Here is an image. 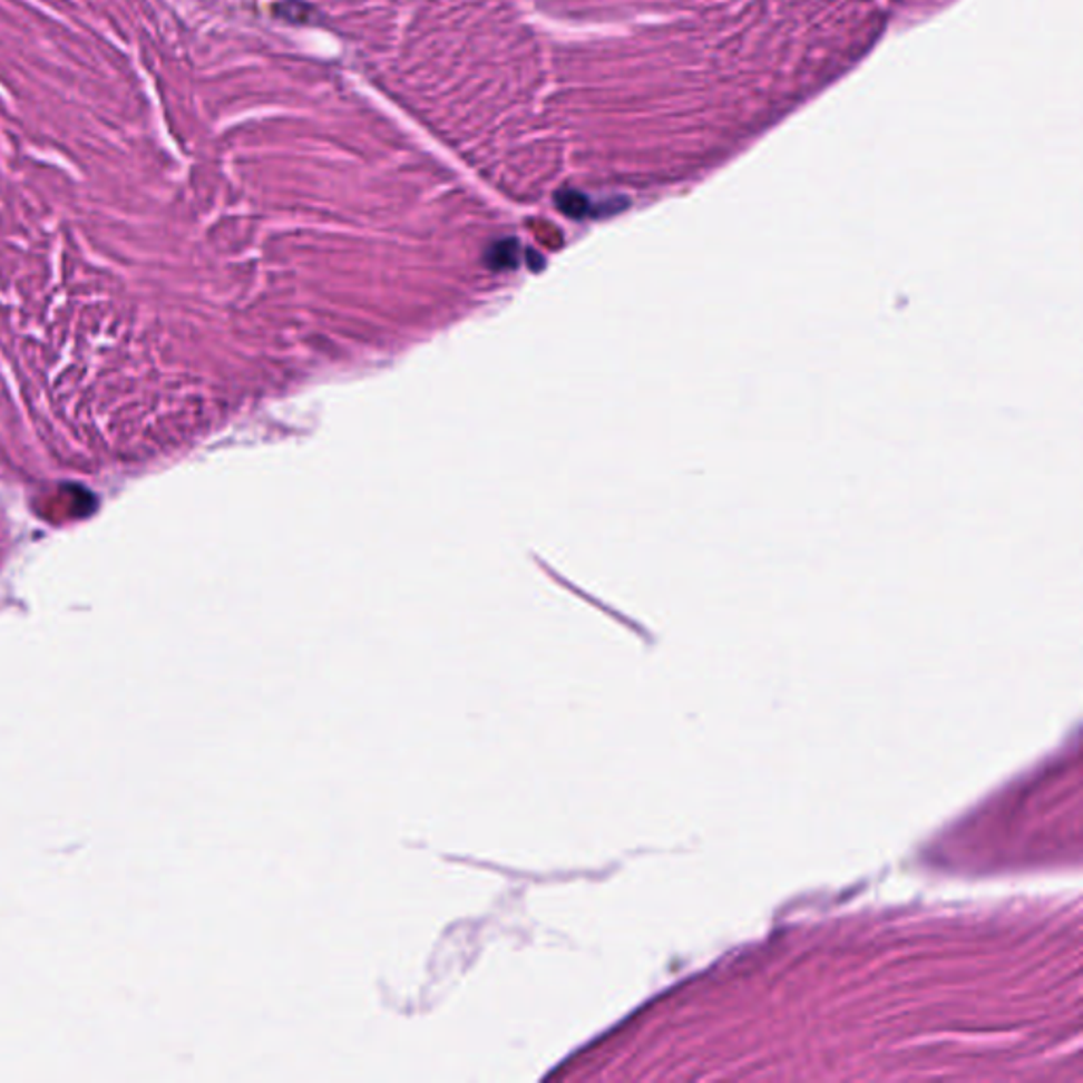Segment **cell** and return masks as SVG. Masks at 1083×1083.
<instances>
[{
  "label": "cell",
  "instance_id": "cell-2",
  "mask_svg": "<svg viewBox=\"0 0 1083 1083\" xmlns=\"http://www.w3.org/2000/svg\"><path fill=\"white\" fill-rule=\"evenodd\" d=\"M557 206L565 214L574 216V218H580L584 214H588V199L584 195H580V193H576V191H563V193H559L557 195Z\"/></svg>",
  "mask_w": 1083,
  "mask_h": 1083
},
{
  "label": "cell",
  "instance_id": "cell-1",
  "mask_svg": "<svg viewBox=\"0 0 1083 1083\" xmlns=\"http://www.w3.org/2000/svg\"><path fill=\"white\" fill-rule=\"evenodd\" d=\"M517 246H519V244H517L515 240H506V242L496 244V246L491 248V252H489V256H487L489 265H491V267H496V270L515 267V265H517Z\"/></svg>",
  "mask_w": 1083,
  "mask_h": 1083
}]
</instances>
